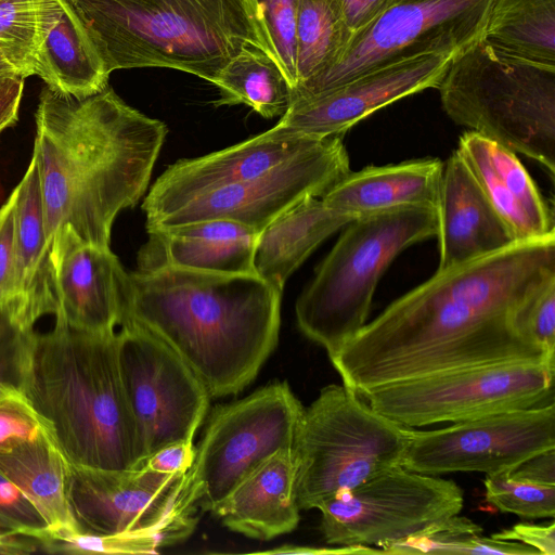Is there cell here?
Here are the masks:
<instances>
[{
	"mask_svg": "<svg viewBox=\"0 0 555 555\" xmlns=\"http://www.w3.org/2000/svg\"><path fill=\"white\" fill-rule=\"evenodd\" d=\"M25 397L70 465H143L120 376L117 331L85 332L55 318L51 331L37 333Z\"/></svg>",
	"mask_w": 555,
	"mask_h": 555,
	"instance_id": "obj_4",
	"label": "cell"
},
{
	"mask_svg": "<svg viewBox=\"0 0 555 555\" xmlns=\"http://www.w3.org/2000/svg\"><path fill=\"white\" fill-rule=\"evenodd\" d=\"M15 299L14 195L0 208V309Z\"/></svg>",
	"mask_w": 555,
	"mask_h": 555,
	"instance_id": "obj_41",
	"label": "cell"
},
{
	"mask_svg": "<svg viewBox=\"0 0 555 555\" xmlns=\"http://www.w3.org/2000/svg\"><path fill=\"white\" fill-rule=\"evenodd\" d=\"M149 238L137 257L138 271L159 268L254 274L259 232L245 224L210 219L146 229Z\"/></svg>",
	"mask_w": 555,
	"mask_h": 555,
	"instance_id": "obj_21",
	"label": "cell"
},
{
	"mask_svg": "<svg viewBox=\"0 0 555 555\" xmlns=\"http://www.w3.org/2000/svg\"><path fill=\"white\" fill-rule=\"evenodd\" d=\"M555 276V236L516 241L436 273L365 323L334 357L357 396L430 374L506 362L555 367L525 328L529 297Z\"/></svg>",
	"mask_w": 555,
	"mask_h": 555,
	"instance_id": "obj_1",
	"label": "cell"
},
{
	"mask_svg": "<svg viewBox=\"0 0 555 555\" xmlns=\"http://www.w3.org/2000/svg\"><path fill=\"white\" fill-rule=\"evenodd\" d=\"M353 219L331 210L321 197L298 202L259 232L254 250L256 274L283 291L311 253Z\"/></svg>",
	"mask_w": 555,
	"mask_h": 555,
	"instance_id": "obj_27",
	"label": "cell"
},
{
	"mask_svg": "<svg viewBox=\"0 0 555 555\" xmlns=\"http://www.w3.org/2000/svg\"><path fill=\"white\" fill-rule=\"evenodd\" d=\"M267 53L292 88L297 85L296 22L299 0H247Z\"/></svg>",
	"mask_w": 555,
	"mask_h": 555,
	"instance_id": "obj_34",
	"label": "cell"
},
{
	"mask_svg": "<svg viewBox=\"0 0 555 555\" xmlns=\"http://www.w3.org/2000/svg\"><path fill=\"white\" fill-rule=\"evenodd\" d=\"M282 294L256 273L135 270L128 272L121 323H137L160 338L211 398L224 397L250 384L275 349Z\"/></svg>",
	"mask_w": 555,
	"mask_h": 555,
	"instance_id": "obj_3",
	"label": "cell"
},
{
	"mask_svg": "<svg viewBox=\"0 0 555 555\" xmlns=\"http://www.w3.org/2000/svg\"><path fill=\"white\" fill-rule=\"evenodd\" d=\"M456 151L514 241L555 236L553 209L516 153L470 130Z\"/></svg>",
	"mask_w": 555,
	"mask_h": 555,
	"instance_id": "obj_20",
	"label": "cell"
},
{
	"mask_svg": "<svg viewBox=\"0 0 555 555\" xmlns=\"http://www.w3.org/2000/svg\"><path fill=\"white\" fill-rule=\"evenodd\" d=\"M196 525L194 514H177L155 529L116 535H95L70 532L47 541L42 551L62 554H141L154 553L192 533Z\"/></svg>",
	"mask_w": 555,
	"mask_h": 555,
	"instance_id": "obj_33",
	"label": "cell"
},
{
	"mask_svg": "<svg viewBox=\"0 0 555 555\" xmlns=\"http://www.w3.org/2000/svg\"><path fill=\"white\" fill-rule=\"evenodd\" d=\"M12 193L15 299L5 309L35 325L41 317L55 314L56 298L38 163L34 154L24 177Z\"/></svg>",
	"mask_w": 555,
	"mask_h": 555,
	"instance_id": "obj_23",
	"label": "cell"
},
{
	"mask_svg": "<svg viewBox=\"0 0 555 555\" xmlns=\"http://www.w3.org/2000/svg\"><path fill=\"white\" fill-rule=\"evenodd\" d=\"M493 0H392L354 34L328 69L293 89L292 101L378 67L424 54L454 55L482 38Z\"/></svg>",
	"mask_w": 555,
	"mask_h": 555,
	"instance_id": "obj_11",
	"label": "cell"
},
{
	"mask_svg": "<svg viewBox=\"0 0 555 555\" xmlns=\"http://www.w3.org/2000/svg\"><path fill=\"white\" fill-rule=\"evenodd\" d=\"M215 86L219 105L245 104L264 118L283 116L293 88L279 64L266 51L245 47L221 72Z\"/></svg>",
	"mask_w": 555,
	"mask_h": 555,
	"instance_id": "obj_30",
	"label": "cell"
},
{
	"mask_svg": "<svg viewBox=\"0 0 555 555\" xmlns=\"http://www.w3.org/2000/svg\"><path fill=\"white\" fill-rule=\"evenodd\" d=\"M55 318L90 333H113L125 309L128 272L111 247L83 242L64 225L50 244Z\"/></svg>",
	"mask_w": 555,
	"mask_h": 555,
	"instance_id": "obj_18",
	"label": "cell"
},
{
	"mask_svg": "<svg viewBox=\"0 0 555 555\" xmlns=\"http://www.w3.org/2000/svg\"><path fill=\"white\" fill-rule=\"evenodd\" d=\"M463 504V490L453 480L400 465L336 493L317 508L327 544L382 547L460 514Z\"/></svg>",
	"mask_w": 555,
	"mask_h": 555,
	"instance_id": "obj_12",
	"label": "cell"
},
{
	"mask_svg": "<svg viewBox=\"0 0 555 555\" xmlns=\"http://www.w3.org/2000/svg\"><path fill=\"white\" fill-rule=\"evenodd\" d=\"M296 301L297 325L330 358L365 325L379 279L408 247L437 236V209L395 208L354 218Z\"/></svg>",
	"mask_w": 555,
	"mask_h": 555,
	"instance_id": "obj_6",
	"label": "cell"
},
{
	"mask_svg": "<svg viewBox=\"0 0 555 555\" xmlns=\"http://www.w3.org/2000/svg\"><path fill=\"white\" fill-rule=\"evenodd\" d=\"M24 80L17 73H0V135L18 120Z\"/></svg>",
	"mask_w": 555,
	"mask_h": 555,
	"instance_id": "obj_44",
	"label": "cell"
},
{
	"mask_svg": "<svg viewBox=\"0 0 555 555\" xmlns=\"http://www.w3.org/2000/svg\"><path fill=\"white\" fill-rule=\"evenodd\" d=\"M193 441H180L168 444L152 455L143 465L162 473H186L194 461Z\"/></svg>",
	"mask_w": 555,
	"mask_h": 555,
	"instance_id": "obj_43",
	"label": "cell"
},
{
	"mask_svg": "<svg viewBox=\"0 0 555 555\" xmlns=\"http://www.w3.org/2000/svg\"><path fill=\"white\" fill-rule=\"evenodd\" d=\"M42 438L51 433L24 395L0 398V453Z\"/></svg>",
	"mask_w": 555,
	"mask_h": 555,
	"instance_id": "obj_39",
	"label": "cell"
},
{
	"mask_svg": "<svg viewBox=\"0 0 555 555\" xmlns=\"http://www.w3.org/2000/svg\"><path fill=\"white\" fill-rule=\"evenodd\" d=\"M111 74L163 67L216 83L247 46L264 47L247 0H63Z\"/></svg>",
	"mask_w": 555,
	"mask_h": 555,
	"instance_id": "obj_5",
	"label": "cell"
},
{
	"mask_svg": "<svg viewBox=\"0 0 555 555\" xmlns=\"http://www.w3.org/2000/svg\"><path fill=\"white\" fill-rule=\"evenodd\" d=\"M49 538L46 521L23 493L0 473V554L42 550Z\"/></svg>",
	"mask_w": 555,
	"mask_h": 555,
	"instance_id": "obj_35",
	"label": "cell"
},
{
	"mask_svg": "<svg viewBox=\"0 0 555 555\" xmlns=\"http://www.w3.org/2000/svg\"><path fill=\"white\" fill-rule=\"evenodd\" d=\"M525 328L546 354L555 359V276L544 282L525 302Z\"/></svg>",
	"mask_w": 555,
	"mask_h": 555,
	"instance_id": "obj_40",
	"label": "cell"
},
{
	"mask_svg": "<svg viewBox=\"0 0 555 555\" xmlns=\"http://www.w3.org/2000/svg\"><path fill=\"white\" fill-rule=\"evenodd\" d=\"M38 42L36 0H0V51L25 78L34 75Z\"/></svg>",
	"mask_w": 555,
	"mask_h": 555,
	"instance_id": "obj_36",
	"label": "cell"
},
{
	"mask_svg": "<svg viewBox=\"0 0 555 555\" xmlns=\"http://www.w3.org/2000/svg\"><path fill=\"white\" fill-rule=\"evenodd\" d=\"M68 472L69 463L52 438L0 453V473L43 518L49 530L47 541L78 531L68 502Z\"/></svg>",
	"mask_w": 555,
	"mask_h": 555,
	"instance_id": "obj_28",
	"label": "cell"
},
{
	"mask_svg": "<svg viewBox=\"0 0 555 555\" xmlns=\"http://www.w3.org/2000/svg\"><path fill=\"white\" fill-rule=\"evenodd\" d=\"M352 37L341 0H299L296 87L332 67L341 57Z\"/></svg>",
	"mask_w": 555,
	"mask_h": 555,
	"instance_id": "obj_31",
	"label": "cell"
},
{
	"mask_svg": "<svg viewBox=\"0 0 555 555\" xmlns=\"http://www.w3.org/2000/svg\"><path fill=\"white\" fill-rule=\"evenodd\" d=\"M304 410L286 382L217 406L195 447L181 493L184 504L214 513L264 461L294 449Z\"/></svg>",
	"mask_w": 555,
	"mask_h": 555,
	"instance_id": "obj_9",
	"label": "cell"
},
{
	"mask_svg": "<svg viewBox=\"0 0 555 555\" xmlns=\"http://www.w3.org/2000/svg\"><path fill=\"white\" fill-rule=\"evenodd\" d=\"M36 129L48 244L68 225L83 242L109 247L115 218L147 190L168 127L107 86L85 99L46 87Z\"/></svg>",
	"mask_w": 555,
	"mask_h": 555,
	"instance_id": "obj_2",
	"label": "cell"
},
{
	"mask_svg": "<svg viewBox=\"0 0 555 555\" xmlns=\"http://www.w3.org/2000/svg\"><path fill=\"white\" fill-rule=\"evenodd\" d=\"M483 529L467 517L454 515L423 532L383 545L384 554H506L540 555L516 541L482 535Z\"/></svg>",
	"mask_w": 555,
	"mask_h": 555,
	"instance_id": "obj_32",
	"label": "cell"
},
{
	"mask_svg": "<svg viewBox=\"0 0 555 555\" xmlns=\"http://www.w3.org/2000/svg\"><path fill=\"white\" fill-rule=\"evenodd\" d=\"M0 73H17L1 51H0Z\"/></svg>",
	"mask_w": 555,
	"mask_h": 555,
	"instance_id": "obj_47",
	"label": "cell"
},
{
	"mask_svg": "<svg viewBox=\"0 0 555 555\" xmlns=\"http://www.w3.org/2000/svg\"><path fill=\"white\" fill-rule=\"evenodd\" d=\"M446 114L555 175V67L495 51L482 39L451 57L438 87Z\"/></svg>",
	"mask_w": 555,
	"mask_h": 555,
	"instance_id": "obj_7",
	"label": "cell"
},
{
	"mask_svg": "<svg viewBox=\"0 0 555 555\" xmlns=\"http://www.w3.org/2000/svg\"><path fill=\"white\" fill-rule=\"evenodd\" d=\"M412 430L376 412L345 385L322 388L304 410L293 449L299 508H317L402 465Z\"/></svg>",
	"mask_w": 555,
	"mask_h": 555,
	"instance_id": "obj_8",
	"label": "cell"
},
{
	"mask_svg": "<svg viewBox=\"0 0 555 555\" xmlns=\"http://www.w3.org/2000/svg\"><path fill=\"white\" fill-rule=\"evenodd\" d=\"M39 42L34 75L47 87L85 99L107 87L109 74L63 0H36Z\"/></svg>",
	"mask_w": 555,
	"mask_h": 555,
	"instance_id": "obj_26",
	"label": "cell"
},
{
	"mask_svg": "<svg viewBox=\"0 0 555 555\" xmlns=\"http://www.w3.org/2000/svg\"><path fill=\"white\" fill-rule=\"evenodd\" d=\"M509 475L516 479L555 486V449L530 457L511 472Z\"/></svg>",
	"mask_w": 555,
	"mask_h": 555,
	"instance_id": "obj_45",
	"label": "cell"
},
{
	"mask_svg": "<svg viewBox=\"0 0 555 555\" xmlns=\"http://www.w3.org/2000/svg\"><path fill=\"white\" fill-rule=\"evenodd\" d=\"M320 140H269L258 134L221 151L180 159L155 180L142 209L150 219L205 191L259 177L307 152Z\"/></svg>",
	"mask_w": 555,
	"mask_h": 555,
	"instance_id": "obj_19",
	"label": "cell"
},
{
	"mask_svg": "<svg viewBox=\"0 0 555 555\" xmlns=\"http://www.w3.org/2000/svg\"><path fill=\"white\" fill-rule=\"evenodd\" d=\"M481 39L511 57L555 67V0H493Z\"/></svg>",
	"mask_w": 555,
	"mask_h": 555,
	"instance_id": "obj_29",
	"label": "cell"
},
{
	"mask_svg": "<svg viewBox=\"0 0 555 555\" xmlns=\"http://www.w3.org/2000/svg\"><path fill=\"white\" fill-rule=\"evenodd\" d=\"M350 171L343 137L323 138L259 177L205 191L146 219L145 228L225 219L260 232L298 202L322 197Z\"/></svg>",
	"mask_w": 555,
	"mask_h": 555,
	"instance_id": "obj_14",
	"label": "cell"
},
{
	"mask_svg": "<svg viewBox=\"0 0 555 555\" xmlns=\"http://www.w3.org/2000/svg\"><path fill=\"white\" fill-rule=\"evenodd\" d=\"M392 0H341L347 23L353 35L372 23Z\"/></svg>",
	"mask_w": 555,
	"mask_h": 555,
	"instance_id": "obj_46",
	"label": "cell"
},
{
	"mask_svg": "<svg viewBox=\"0 0 555 555\" xmlns=\"http://www.w3.org/2000/svg\"><path fill=\"white\" fill-rule=\"evenodd\" d=\"M7 309H0V398L24 395L37 332Z\"/></svg>",
	"mask_w": 555,
	"mask_h": 555,
	"instance_id": "obj_37",
	"label": "cell"
},
{
	"mask_svg": "<svg viewBox=\"0 0 555 555\" xmlns=\"http://www.w3.org/2000/svg\"><path fill=\"white\" fill-rule=\"evenodd\" d=\"M493 538L507 541L520 542L525 545L535 548L540 555L555 554V524L531 525L517 524L511 529H506L492 534Z\"/></svg>",
	"mask_w": 555,
	"mask_h": 555,
	"instance_id": "obj_42",
	"label": "cell"
},
{
	"mask_svg": "<svg viewBox=\"0 0 555 555\" xmlns=\"http://www.w3.org/2000/svg\"><path fill=\"white\" fill-rule=\"evenodd\" d=\"M555 449V404L508 411L428 431L412 430L402 467L426 475L513 472Z\"/></svg>",
	"mask_w": 555,
	"mask_h": 555,
	"instance_id": "obj_15",
	"label": "cell"
},
{
	"mask_svg": "<svg viewBox=\"0 0 555 555\" xmlns=\"http://www.w3.org/2000/svg\"><path fill=\"white\" fill-rule=\"evenodd\" d=\"M452 56L442 53L414 56L370 70L321 93L295 99L279 122L259 134L269 140L343 137L376 111L437 88Z\"/></svg>",
	"mask_w": 555,
	"mask_h": 555,
	"instance_id": "obj_16",
	"label": "cell"
},
{
	"mask_svg": "<svg viewBox=\"0 0 555 555\" xmlns=\"http://www.w3.org/2000/svg\"><path fill=\"white\" fill-rule=\"evenodd\" d=\"M442 171L439 158L369 166L350 171L321 199L331 210L351 218L410 206L437 209Z\"/></svg>",
	"mask_w": 555,
	"mask_h": 555,
	"instance_id": "obj_24",
	"label": "cell"
},
{
	"mask_svg": "<svg viewBox=\"0 0 555 555\" xmlns=\"http://www.w3.org/2000/svg\"><path fill=\"white\" fill-rule=\"evenodd\" d=\"M486 500L499 511L524 518H553L555 486L516 479L509 472L487 475Z\"/></svg>",
	"mask_w": 555,
	"mask_h": 555,
	"instance_id": "obj_38",
	"label": "cell"
},
{
	"mask_svg": "<svg viewBox=\"0 0 555 555\" xmlns=\"http://www.w3.org/2000/svg\"><path fill=\"white\" fill-rule=\"evenodd\" d=\"M186 473H162L145 465L103 469L69 464L68 502L78 532H144L173 515L195 514L181 503Z\"/></svg>",
	"mask_w": 555,
	"mask_h": 555,
	"instance_id": "obj_17",
	"label": "cell"
},
{
	"mask_svg": "<svg viewBox=\"0 0 555 555\" xmlns=\"http://www.w3.org/2000/svg\"><path fill=\"white\" fill-rule=\"evenodd\" d=\"M438 214V269L496 251L513 242L455 150L443 163Z\"/></svg>",
	"mask_w": 555,
	"mask_h": 555,
	"instance_id": "obj_22",
	"label": "cell"
},
{
	"mask_svg": "<svg viewBox=\"0 0 555 555\" xmlns=\"http://www.w3.org/2000/svg\"><path fill=\"white\" fill-rule=\"evenodd\" d=\"M554 373L539 362L478 365L388 384L362 398L405 427L459 423L554 403Z\"/></svg>",
	"mask_w": 555,
	"mask_h": 555,
	"instance_id": "obj_10",
	"label": "cell"
},
{
	"mask_svg": "<svg viewBox=\"0 0 555 555\" xmlns=\"http://www.w3.org/2000/svg\"><path fill=\"white\" fill-rule=\"evenodd\" d=\"M118 361L143 463L159 449L193 441L209 405L201 378L165 341L125 321L117 331Z\"/></svg>",
	"mask_w": 555,
	"mask_h": 555,
	"instance_id": "obj_13",
	"label": "cell"
},
{
	"mask_svg": "<svg viewBox=\"0 0 555 555\" xmlns=\"http://www.w3.org/2000/svg\"><path fill=\"white\" fill-rule=\"evenodd\" d=\"M294 450L280 451L259 465L212 513L230 530L257 540L293 531L300 519Z\"/></svg>",
	"mask_w": 555,
	"mask_h": 555,
	"instance_id": "obj_25",
	"label": "cell"
}]
</instances>
